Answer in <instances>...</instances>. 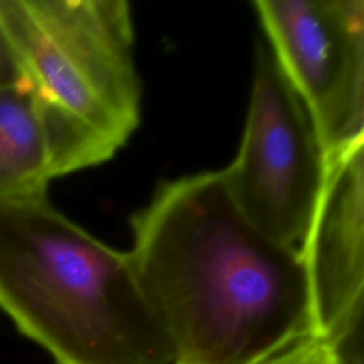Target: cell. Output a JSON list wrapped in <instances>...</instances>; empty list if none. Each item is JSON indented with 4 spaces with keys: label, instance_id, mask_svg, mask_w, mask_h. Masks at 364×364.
<instances>
[{
    "label": "cell",
    "instance_id": "6da1fadb",
    "mask_svg": "<svg viewBox=\"0 0 364 364\" xmlns=\"http://www.w3.org/2000/svg\"><path fill=\"white\" fill-rule=\"evenodd\" d=\"M131 230L127 253L173 364H263L316 336L299 249L259 232L220 171L159 183Z\"/></svg>",
    "mask_w": 364,
    "mask_h": 364
},
{
    "label": "cell",
    "instance_id": "7a4b0ae2",
    "mask_svg": "<svg viewBox=\"0 0 364 364\" xmlns=\"http://www.w3.org/2000/svg\"><path fill=\"white\" fill-rule=\"evenodd\" d=\"M0 309L54 364H173L128 253L70 220L47 192L0 200Z\"/></svg>",
    "mask_w": 364,
    "mask_h": 364
},
{
    "label": "cell",
    "instance_id": "3957f363",
    "mask_svg": "<svg viewBox=\"0 0 364 364\" xmlns=\"http://www.w3.org/2000/svg\"><path fill=\"white\" fill-rule=\"evenodd\" d=\"M0 20L77 171L111 159L141 119L129 3L0 0Z\"/></svg>",
    "mask_w": 364,
    "mask_h": 364
},
{
    "label": "cell",
    "instance_id": "277c9868",
    "mask_svg": "<svg viewBox=\"0 0 364 364\" xmlns=\"http://www.w3.org/2000/svg\"><path fill=\"white\" fill-rule=\"evenodd\" d=\"M326 165L327 155L306 104L262 40L242 142L230 165L220 171L233 203L264 236L297 247Z\"/></svg>",
    "mask_w": 364,
    "mask_h": 364
},
{
    "label": "cell",
    "instance_id": "5b68a950",
    "mask_svg": "<svg viewBox=\"0 0 364 364\" xmlns=\"http://www.w3.org/2000/svg\"><path fill=\"white\" fill-rule=\"evenodd\" d=\"M253 7L326 155L364 141V1L256 0Z\"/></svg>",
    "mask_w": 364,
    "mask_h": 364
},
{
    "label": "cell",
    "instance_id": "8992f818",
    "mask_svg": "<svg viewBox=\"0 0 364 364\" xmlns=\"http://www.w3.org/2000/svg\"><path fill=\"white\" fill-rule=\"evenodd\" d=\"M364 141L327 156L326 173L299 255L316 336L327 341L363 326Z\"/></svg>",
    "mask_w": 364,
    "mask_h": 364
},
{
    "label": "cell",
    "instance_id": "52a82bcc",
    "mask_svg": "<svg viewBox=\"0 0 364 364\" xmlns=\"http://www.w3.org/2000/svg\"><path fill=\"white\" fill-rule=\"evenodd\" d=\"M65 173L61 136L30 84L0 88V200L47 192Z\"/></svg>",
    "mask_w": 364,
    "mask_h": 364
},
{
    "label": "cell",
    "instance_id": "ba28073f",
    "mask_svg": "<svg viewBox=\"0 0 364 364\" xmlns=\"http://www.w3.org/2000/svg\"><path fill=\"white\" fill-rule=\"evenodd\" d=\"M263 364H337L330 343L310 336L282 350Z\"/></svg>",
    "mask_w": 364,
    "mask_h": 364
},
{
    "label": "cell",
    "instance_id": "9c48e42d",
    "mask_svg": "<svg viewBox=\"0 0 364 364\" xmlns=\"http://www.w3.org/2000/svg\"><path fill=\"white\" fill-rule=\"evenodd\" d=\"M24 81V74L10 41V37L0 20V88Z\"/></svg>",
    "mask_w": 364,
    "mask_h": 364
}]
</instances>
